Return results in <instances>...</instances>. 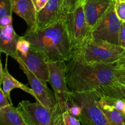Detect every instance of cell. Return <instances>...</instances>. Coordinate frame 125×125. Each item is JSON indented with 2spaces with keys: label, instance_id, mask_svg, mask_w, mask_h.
<instances>
[{
  "label": "cell",
  "instance_id": "obj_1",
  "mask_svg": "<svg viewBox=\"0 0 125 125\" xmlns=\"http://www.w3.org/2000/svg\"><path fill=\"white\" fill-rule=\"evenodd\" d=\"M115 63L88 64L70 59L67 63L66 75L70 92L98 90L114 83L116 82Z\"/></svg>",
  "mask_w": 125,
  "mask_h": 125
},
{
  "label": "cell",
  "instance_id": "obj_2",
  "mask_svg": "<svg viewBox=\"0 0 125 125\" xmlns=\"http://www.w3.org/2000/svg\"><path fill=\"white\" fill-rule=\"evenodd\" d=\"M65 19L23 35L31 43V48L42 53L48 62L70 59V42Z\"/></svg>",
  "mask_w": 125,
  "mask_h": 125
},
{
  "label": "cell",
  "instance_id": "obj_3",
  "mask_svg": "<svg viewBox=\"0 0 125 125\" xmlns=\"http://www.w3.org/2000/svg\"><path fill=\"white\" fill-rule=\"evenodd\" d=\"M125 55V49L119 45L90 38L71 53L70 59L88 64H111Z\"/></svg>",
  "mask_w": 125,
  "mask_h": 125
},
{
  "label": "cell",
  "instance_id": "obj_4",
  "mask_svg": "<svg viewBox=\"0 0 125 125\" xmlns=\"http://www.w3.org/2000/svg\"><path fill=\"white\" fill-rule=\"evenodd\" d=\"M98 90L85 92H70V103L82 109L78 117L81 125H112L98 104Z\"/></svg>",
  "mask_w": 125,
  "mask_h": 125
},
{
  "label": "cell",
  "instance_id": "obj_5",
  "mask_svg": "<svg viewBox=\"0 0 125 125\" xmlns=\"http://www.w3.org/2000/svg\"><path fill=\"white\" fill-rule=\"evenodd\" d=\"M26 125H64L59 106L48 108L36 101H21L17 107Z\"/></svg>",
  "mask_w": 125,
  "mask_h": 125
},
{
  "label": "cell",
  "instance_id": "obj_6",
  "mask_svg": "<svg viewBox=\"0 0 125 125\" xmlns=\"http://www.w3.org/2000/svg\"><path fill=\"white\" fill-rule=\"evenodd\" d=\"M65 21L72 53L90 38L91 29L87 24L83 2L77 6L73 12L67 13Z\"/></svg>",
  "mask_w": 125,
  "mask_h": 125
},
{
  "label": "cell",
  "instance_id": "obj_7",
  "mask_svg": "<svg viewBox=\"0 0 125 125\" xmlns=\"http://www.w3.org/2000/svg\"><path fill=\"white\" fill-rule=\"evenodd\" d=\"M49 83L52 87L57 104L62 112L69 106L70 90L67 83V63L65 61L48 62Z\"/></svg>",
  "mask_w": 125,
  "mask_h": 125
},
{
  "label": "cell",
  "instance_id": "obj_8",
  "mask_svg": "<svg viewBox=\"0 0 125 125\" xmlns=\"http://www.w3.org/2000/svg\"><path fill=\"white\" fill-rule=\"evenodd\" d=\"M115 0L107 12L92 28L90 39L97 41H105L118 45V36L122 21L115 10Z\"/></svg>",
  "mask_w": 125,
  "mask_h": 125
},
{
  "label": "cell",
  "instance_id": "obj_9",
  "mask_svg": "<svg viewBox=\"0 0 125 125\" xmlns=\"http://www.w3.org/2000/svg\"><path fill=\"white\" fill-rule=\"evenodd\" d=\"M15 61L18 62L20 68L26 76L31 89L37 98L36 101L48 108L53 109L58 106L54 93L48 87L46 83L42 81L32 73L19 56Z\"/></svg>",
  "mask_w": 125,
  "mask_h": 125
},
{
  "label": "cell",
  "instance_id": "obj_10",
  "mask_svg": "<svg viewBox=\"0 0 125 125\" xmlns=\"http://www.w3.org/2000/svg\"><path fill=\"white\" fill-rule=\"evenodd\" d=\"M67 13L63 0H49L46 6L37 12V30L45 29L64 20Z\"/></svg>",
  "mask_w": 125,
  "mask_h": 125
},
{
  "label": "cell",
  "instance_id": "obj_11",
  "mask_svg": "<svg viewBox=\"0 0 125 125\" xmlns=\"http://www.w3.org/2000/svg\"><path fill=\"white\" fill-rule=\"evenodd\" d=\"M19 56L28 69L43 83L49 81V68L46 57L41 52L31 48L26 56Z\"/></svg>",
  "mask_w": 125,
  "mask_h": 125
},
{
  "label": "cell",
  "instance_id": "obj_12",
  "mask_svg": "<svg viewBox=\"0 0 125 125\" xmlns=\"http://www.w3.org/2000/svg\"><path fill=\"white\" fill-rule=\"evenodd\" d=\"M115 0H83L87 24L90 29L96 25Z\"/></svg>",
  "mask_w": 125,
  "mask_h": 125
},
{
  "label": "cell",
  "instance_id": "obj_13",
  "mask_svg": "<svg viewBox=\"0 0 125 125\" xmlns=\"http://www.w3.org/2000/svg\"><path fill=\"white\" fill-rule=\"evenodd\" d=\"M12 10L15 14L23 18L26 23V32L37 30V15L32 0H11Z\"/></svg>",
  "mask_w": 125,
  "mask_h": 125
},
{
  "label": "cell",
  "instance_id": "obj_14",
  "mask_svg": "<svg viewBox=\"0 0 125 125\" xmlns=\"http://www.w3.org/2000/svg\"><path fill=\"white\" fill-rule=\"evenodd\" d=\"M0 28V51L15 60L19 56L17 45L20 36L13 29L12 24Z\"/></svg>",
  "mask_w": 125,
  "mask_h": 125
},
{
  "label": "cell",
  "instance_id": "obj_15",
  "mask_svg": "<svg viewBox=\"0 0 125 125\" xmlns=\"http://www.w3.org/2000/svg\"><path fill=\"white\" fill-rule=\"evenodd\" d=\"M0 84L2 85V89L4 93L7 98L9 100L10 103L12 105V99L10 97V92L14 89H20L23 90L25 92L28 93L31 95L32 97L37 100L35 93L31 88H29L28 85L23 84L16 79L14 77L12 76L7 70V63H6L5 68H3L2 63H1V70H0Z\"/></svg>",
  "mask_w": 125,
  "mask_h": 125
},
{
  "label": "cell",
  "instance_id": "obj_16",
  "mask_svg": "<svg viewBox=\"0 0 125 125\" xmlns=\"http://www.w3.org/2000/svg\"><path fill=\"white\" fill-rule=\"evenodd\" d=\"M98 104L112 125H125V115L103 99L100 92Z\"/></svg>",
  "mask_w": 125,
  "mask_h": 125
},
{
  "label": "cell",
  "instance_id": "obj_17",
  "mask_svg": "<svg viewBox=\"0 0 125 125\" xmlns=\"http://www.w3.org/2000/svg\"><path fill=\"white\" fill-rule=\"evenodd\" d=\"M0 125H26L17 107L10 104L0 109Z\"/></svg>",
  "mask_w": 125,
  "mask_h": 125
},
{
  "label": "cell",
  "instance_id": "obj_18",
  "mask_svg": "<svg viewBox=\"0 0 125 125\" xmlns=\"http://www.w3.org/2000/svg\"><path fill=\"white\" fill-rule=\"evenodd\" d=\"M11 0H0V28L12 24Z\"/></svg>",
  "mask_w": 125,
  "mask_h": 125
},
{
  "label": "cell",
  "instance_id": "obj_19",
  "mask_svg": "<svg viewBox=\"0 0 125 125\" xmlns=\"http://www.w3.org/2000/svg\"><path fill=\"white\" fill-rule=\"evenodd\" d=\"M98 90L104 94L120 98L125 100V85L117 82L105 85Z\"/></svg>",
  "mask_w": 125,
  "mask_h": 125
},
{
  "label": "cell",
  "instance_id": "obj_20",
  "mask_svg": "<svg viewBox=\"0 0 125 125\" xmlns=\"http://www.w3.org/2000/svg\"><path fill=\"white\" fill-rule=\"evenodd\" d=\"M99 91V90H98ZM100 95L103 99L107 101L108 103L113 106L115 108L117 109L119 111L125 115V100L120 98L116 97V96H111V95H106L101 92L99 91Z\"/></svg>",
  "mask_w": 125,
  "mask_h": 125
},
{
  "label": "cell",
  "instance_id": "obj_21",
  "mask_svg": "<svg viewBox=\"0 0 125 125\" xmlns=\"http://www.w3.org/2000/svg\"><path fill=\"white\" fill-rule=\"evenodd\" d=\"M17 48L20 56H26L31 50V43L23 36L20 37L17 42Z\"/></svg>",
  "mask_w": 125,
  "mask_h": 125
},
{
  "label": "cell",
  "instance_id": "obj_22",
  "mask_svg": "<svg viewBox=\"0 0 125 125\" xmlns=\"http://www.w3.org/2000/svg\"><path fill=\"white\" fill-rule=\"evenodd\" d=\"M115 10L118 18L125 22V0H115Z\"/></svg>",
  "mask_w": 125,
  "mask_h": 125
},
{
  "label": "cell",
  "instance_id": "obj_23",
  "mask_svg": "<svg viewBox=\"0 0 125 125\" xmlns=\"http://www.w3.org/2000/svg\"><path fill=\"white\" fill-rule=\"evenodd\" d=\"M62 117L64 125H81L79 120L71 115L67 111L63 112Z\"/></svg>",
  "mask_w": 125,
  "mask_h": 125
},
{
  "label": "cell",
  "instance_id": "obj_24",
  "mask_svg": "<svg viewBox=\"0 0 125 125\" xmlns=\"http://www.w3.org/2000/svg\"><path fill=\"white\" fill-rule=\"evenodd\" d=\"M83 1V0H63V6L67 13L73 12Z\"/></svg>",
  "mask_w": 125,
  "mask_h": 125
},
{
  "label": "cell",
  "instance_id": "obj_25",
  "mask_svg": "<svg viewBox=\"0 0 125 125\" xmlns=\"http://www.w3.org/2000/svg\"><path fill=\"white\" fill-rule=\"evenodd\" d=\"M71 115H72L74 117L78 118V116L81 114L82 109L78 105L76 104L71 103L69 102V106H68V109L67 110Z\"/></svg>",
  "mask_w": 125,
  "mask_h": 125
},
{
  "label": "cell",
  "instance_id": "obj_26",
  "mask_svg": "<svg viewBox=\"0 0 125 125\" xmlns=\"http://www.w3.org/2000/svg\"><path fill=\"white\" fill-rule=\"evenodd\" d=\"M118 45L125 49V22L122 21L118 36Z\"/></svg>",
  "mask_w": 125,
  "mask_h": 125
},
{
  "label": "cell",
  "instance_id": "obj_27",
  "mask_svg": "<svg viewBox=\"0 0 125 125\" xmlns=\"http://www.w3.org/2000/svg\"><path fill=\"white\" fill-rule=\"evenodd\" d=\"M116 82L123 85H125V70L118 69L115 70Z\"/></svg>",
  "mask_w": 125,
  "mask_h": 125
},
{
  "label": "cell",
  "instance_id": "obj_28",
  "mask_svg": "<svg viewBox=\"0 0 125 125\" xmlns=\"http://www.w3.org/2000/svg\"><path fill=\"white\" fill-rule=\"evenodd\" d=\"M10 104H11L10 103L9 100V99L7 98L6 95L4 93L2 88H1L0 89V109L3 108L6 106Z\"/></svg>",
  "mask_w": 125,
  "mask_h": 125
},
{
  "label": "cell",
  "instance_id": "obj_29",
  "mask_svg": "<svg viewBox=\"0 0 125 125\" xmlns=\"http://www.w3.org/2000/svg\"><path fill=\"white\" fill-rule=\"evenodd\" d=\"M49 0H32L36 11L37 12H40L47 4Z\"/></svg>",
  "mask_w": 125,
  "mask_h": 125
},
{
  "label": "cell",
  "instance_id": "obj_30",
  "mask_svg": "<svg viewBox=\"0 0 125 125\" xmlns=\"http://www.w3.org/2000/svg\"><path fill=\"white\" fill-rule=\"evenodd\" d=\"M116 68L118 69L125 70V55L115 63Z\"/></svg>",
  "mask_w": 125,
  "mask_h": 125
}]
</instances>
